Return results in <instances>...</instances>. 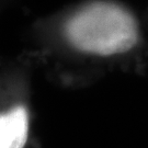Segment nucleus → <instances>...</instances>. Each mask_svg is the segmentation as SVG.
Wrapping results in <instances>:
<instances>
[{
	"label": "nucleus",
	"mask_w": 148,
	"mask_h": 148,
	"mask_svg": "<svg viewBox=\"0 0 148 148\" xmlns=\"http://www.w3.org/2000/svg\"><path fill=\"white\" fill-rule=\"evenodd\" d=\"M64 33L77 51L98 56L126 53L139 40L136 18L112 1H93L78 9L66 21Z\"/></svg>",
	"instance_id": "f257e3e1"
},
{
	"label": "nucleus",
	"mask_w": 148,
	"mask_h": 148,
	"mask_svg": "<svg viewBox=\"0 0 148 148\" xmlns=\"http://www.w3.org/2000/svg\"><path fill=\"white\" fill-rule=\"evenodd\" d=\"M27 111L24 106H14L0 113V148H23L27 140Z\"/></svg>",
	"instance_id": "f03ea898"
}]
</instances>
